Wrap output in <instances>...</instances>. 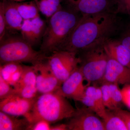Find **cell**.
<instances>
[{
	"instance_id": "7a4b0ae2",
	"label": "cell",
	"mask_w": 130,
	"mask_h": 130,
	"mask_svg": "<svg viewBox=\"0 0 130 130\" xmlns=\"http://www.w3.org/2000/svg\"><path fill=\"white\" fill-rule=\"evenodd\" d=\"M80 14L67 7L55 13L48 19L40 51L47 55L60 50L78 23Z\"/></svg>"
},
{
	"instance_id": "e0dca14e",
	"label": "cell",
	"mask_w": 130,
	"mask_h": 130,
	"mask_svg": "<svg viewBox=\"0 0 130 130\" xmlns=\"http://www.w3.org/2000/svg\"><path fill=\"white\" fill-rule=\"evenodd\" d=\"M23 64L18 63H8L1 65L0 76L13 87L18 83L23 72Z\"/></svg>"
},
{
	"instance_id": "f546056e",
	"label": "cell",
	"mask_w": 130,
	"mask_h": 130,
	"mask_svg": "<svg viewBox=\"0 0 130 130\" xmlns=\"http://www.w3.org/2000/svg\"><path fill=\"white\" fill-rule=\"evenodd\" d=\"M119 40L130 52V24L123 31Z\"/></svg>"
},
{
	"instance_id": "4dcf8cb0",
	"label": "cell",
	"mask_w": 130,
	"mask_h": 130,
	"mask_svg": "<svg viewBox=\"0 0 130 130\" xmlns=\"http://www.w3.org/2000/svg\"><path fill=\"white\" fill-rule=\"evenodd\" d=\"M121 90L123 103L130 109V84L124 85Z\"/></svg>"
},
{
	"instance_id": "5b68a950",
	"label": "cell",
	"mask_w": 130,
	"mask_h": 130,
	"mask_svg": "<svg viewBox=\"0 0 130 130\" xmlns=\"http://www.w3.org/2000/svg\"><path fill=\"white\" fill-rule=\"evenodd\" d=\"M105 39L98 40L77 53L81 54L79 68L88 82L101 80L105 74L109 58L104 49Z\"/></svg>"
},
{
	"instance_id": "ac0fdd59",
	"label": "cell",
	"mask_w": 130,
	"mask_h": 130,
	"mask_svg": "<svg viewBox=\"0 0 130 130\" xmlns=\"http://www.w3.org/2000/svg\"><path fill=\"white\" fill-rule=\"evenodd\" d=\"M101 118L105 130H128L125 123L112 109L106 108Z\"/></svg>"
},
{
	"instance_id": "7402d4cb",
	"label": "cell",
	"mask_w": 130,
	"mask_h": 130,
	"mask_svg": "<svg viewBox=\"0 0 130 130\" xmlns=\"http://www.w3.org/2000/svg\"><path fill=\"white\" fill-rule=\"evenodd\" d=\"M109 84L112 104L113 109L119 107L121 103H123V97L121 90L119 88L118 84L108 83Z\"/></svg>"
},
{
	"instance_id": "ba28073f",
	"label": "cell",
	"mask_w": 130,
	"mask_h": 130,
	"mask_svg": "<svg viewBox=\"0 0 130 130\" xmlns=\"http://www.w3.org/2000/svg\"><path fill=\"white\" fill-rule=\"evenodd\" d=\"M67 8L81 15L115 12L116 0H62Z\"/></svg>"
},
{
	"instance_id": "d6a6232c",
	"label": "cell",
	"mask_w": 130,
	"mask_h": 130,
	"mask_svg": "<svg viewBox=\"0 0 130 130\" xmlns=\"http://www.w3.org/2000/svg\"><path fill=\"white\" fill-rule=\"evenodd\" d=\"M50 130H68V129L67 124H60L51 126Z\"/></svg>"
},
{
	"instance_id": "6da1fadb",
	"label": "cell",
	"mask_w": 130,
	"mask_h": 130,
	"mask_svg": "<svg viewBox=\"0 0 130 130\" xmlns=\"http://www.w3.org/2000/svg\"><path fill=\"white\" fill-rule=\"evenodd\" d=\"M121 28L120 19L115 12H103L82 15L60 50L77 54L98 40L111 38L118 32Z\"/></svg>"
},
{
	"instance_id": "277c9868",
	"label": "cell",
	"mask_w": 130,
	"mask_h": 130,
	"mask_svg": "<svg viewBox=\"0 0 130 130\" xmlns=\"http://www.w3.org/2000/svg\"><path fill=\"white\" fill-rule=\"evenodd\" d=\"M47 56L37 51L21 36L7 34L0 41V64L14 62L35 66L46 61Z\"/></svg>"
},
{
	"instance_id": "30bf717a",
	"label": "cell",
	"mask_w": 130,
	"mask_h": 130,
	"mask_svg": "<svg viewBox=\"0 0 130 130\" xmlns=\"http://www.w3.org/2000/svg\"><path fill=\"white\" fill-rule=\"evenodd\" d=\"M85 79L79 67L62 83L59 92L67 98L81 101L85 94L86 86L84 85Z\"/></svg>"
},
{
	"instance_id": "f1b7e54d",
	"label": "cell",
	"mask_w": 130,
	"mask_h": 130,
	"mask_svg": "<svg viewBox=\"0 0 130 130\" xmlns=\"http://www.w3.org/2000/svg\"><path fill=\"white\" fill-rule=\"evenodd\" d=\"M7 34L6 23L3 8L0 5V41L2 40Z\"/></svg>"
},
{
	"instance_id": "44dd1931",
	"label": "cell",
	"mask_w": 130,
	"mask_h": 130,
	"mask_svg": "<svg viewBox=\"0 0 130 130\" xmlns=\"http://www.w3.org/2000/svg\"><path fill=\"white\" fill-rule=\"evenodd\" d=\"M85 94L89 96L94 99L98 106L104 113L106 108L103 103L102 93L100 87L88 86L86 87Z\"/></svg>"
},
{
	"instance_id": "8fae6325",
	"label": "cell",
	"mask_w": 130,
	"mask_h": 130,
	"mask_svg": "<svg viewBox=\"0 0 130 130\" xmlns=\"http://www.w3.org/2000/svg\"><path fill=\"white\" fill-rule=\"evenodd\" d=\"M36 98L26 99L16 94L12 95L0 100V111L10 115L25 117L32 109Z\"/></svg>"
},
{
	"instance_id": "603a6c76",
	"label": "cell",
	"mask_w": 130,
	"mask_h": 130,
	"mask_svg": "<svg viewBox=\"0 0 130 130\" xmlns=\"http://www.w3.org/2000/svg\"><path fill=\"white\" fill-rule=\"evenodd\" d=\"M36 5L40 12L49 19L57 11L50 4L48 0H33Z\"/></svg>"
},
{
	"instance_id": "9c48e42d",
	"label": "cell",
	"mask_w": 130,
	"mask_h": 130,
	"mask_svg": "<svg viewBox=\"0 0 130 130\" xmlns=\"http://www.w3.org/2000/svg\"><path fill=\"white\" fill-rule=\"evenodd\" d=\"M33 66L36 76V86L40 94L56 91L60 88L62 84L54 74L47 60Z\"/></svg>"
},
{
	"instance_id": "5bb4252c",
	"label": "cell",
	"mask_w": 130,
	"mask_h": 130,
	"mask_svg": "<svg viewBox=\"0 0 130 130\" xmlns=\"http://www.w3.org/2000/svg\"><path fill=\"white\" fill-rule=\"evenodd\" d=\"M104 47L109 58L130 68V51L119 40L107 38L104 41Z\"/></svg>"
},
{
	"instance_id": "83f0119b",
	"label": "cell",
	"mask_w": 130,
	"mask_h": 130,
	"mask_svg": "<svg viewBox=\"0 0 130 130\" xmlns=\"http://www.w3.org/2000/svg\"><path fill=\"white\" fill-rule=\"evenodd\" d=\"M114 112L122 119L126 126L128 130H130V112L118 108L112 109Z\"/></svg>"
},
{
	"instance_id": "4fadbf2b",
	"label": "cell",
	"mask_w": 130,
	"mask_h": 130,
	"mask_svg": "<svg viewBox=\"0 0 130 130\" xmlns=\"http://www.w3.org/2000/svg\"><path fill=\"white\" fill-rule=\"evenodd\" d=\"M103 83L130 84V68L112 58H108L106 71L102 79Z\"/></svg>"
},
{
	"instance_id": "d6986e66",
	"label": "cell",
	"mask_w": 130,
	"mask_h": 130,
	"mask_svg": "<svg viewBox=\"0 0 130 130\" xmlns=\"http://www.w3.org/2000/svg\"><path fill=\"white\" fill-rule=\"evenodd\" d=\"M31 20V25L30 29V37L29 43L33 46L43 38L47 25L40 16Z\"/></svg>"
},
{
	"instance_id": "2e32d148",
	"label": "cell",
	"mask_w": 130,
	"mask_h": 130,
	"mask_svg": "<svg viewBox=\"0 0 130 130\" xmlns=\"http://www.w3.org/2000/svg\"><path fill=\"white\" fill-rule=\"evenodd\" d=\"M30 126L26 118L19 119L0 111V130H29Z\"/></svg>"
},
{
	"instance_id": "8992f818",
	"label": "cell",
	"mask_w": 130,
	"mask_h": 130,
	"mask_svg": "<svg viewBox=\"0 0 130 130\" xmlns=\"http://www.w3.org/2000/svg\"><path fill=\"white\" fill-rule=\"evenodd\" d=\"M47 61L61 84L77 68L80 62L76 53L64 50L54 51L47 56Z\"/></svg>"
},
{
	"instance_id": "52a82bcc",
	"label": "cell",
	"mask_w": 130,
	"mask_h": 130,
	"mask_svg": "<svg viewBox=\"0 0 130 130\" xmlns=\"http://www.w3.org/2000/svg\"><path fill=\"white\" fill-rule=\"evenodd\" d=\"M88 108L76 109L67 123L68 130H105L102 119Z\"/></svg>"
},
{
	"instance_id": "3957f363",
	"label": "cell",
	"mask_w": 130,
	"mask_h": 130,
	"mask_svg": "<svg viewBox=\"0 0 130 130\" xmlns=\"http://www.w3.org/2000/svg\"><path fill=\"white\" fill-rule=\"evenodd\" d=\"M76 110L58 90L38 96L32 109L25 118L29 121L30 126L41 120L51 124L70 118Z\"/></svg>"
},
{
	"instance_id": "7c38bea8",
	"label": "cell",
	"mask_w": 130,
	"mask_h": 130,
	"mask_svg": "<svg viewBox=\"0 0 130 130\" xmlns=\"http://www.w3.org/2000/svg\"><path fill=\"white\" fill-rule=\"evenodd\" d=\"M23 72L18 83L13 87L16 94L26 99L36 98L40 94L37 89L36 76L33 66L23 65Z\"/></svg>"
},
{
	"instance_id": "4316f807",
	"label": "cell",
	"mask_w": 130,
	"mask_h": 130,
	"mask_svg": "<svg viewBox=\"0 0 130 130\" xmlns=\"http://www.w3.org/2000/svg\"><path fill=\"white\" fill-rule=\"evenodd\" d=\"M115 12L130 16V0H116Z\"/></svg>"
},
{
	"instance_id": "836d02e7",
	"label": "cell",
	"mask_w": 130,
	"mask_h": 130,
	"mask_svg": "<svg viewBox=\"0 0 130 130\" xmlns=\"http://www.w3.org/2000/svg\"><path fill=\"white\" fill-rule=\"evenodd\" d=\"M11 1L16 2H19L23 1H24V0H11Z\"/></svg>"
},
{
	"instance_id": "484cf974",
	"label": "cell",
	"mask_w": 130,
	"mask_h": 130,
	"mask_svg": "<svg viewBox=\"0 0 130 130\" xmlns=\"http://www.w3.org/2000/svg\"><path fill=\"white\" fill-rule=\"evenodd\" d=\"M80 102L85 106L94 112L101 118L103 115V113L100 110L92 98L85 94Z\"/></svg>"
},
{
	"instance_id": "1f68e13d",
	"label": "cell",
	"mask_w": 130,
	"mask_h": 130,
	"mask_svg": "<svg viewBox=\"0 0 130 130\" xmlns=\"http://www.w3.org/2000/svg\"><path fill=\"white\" fill-rule=\"evenodd\" d=\"M50 124L47 121L41 120L31 126L29 130H50Z\"/></svg>"
},
{
	"instance_id": "cb8c5ba5",
	"label": "cell",
	"mask_w": 130,
	"mask_h": 130,
	"mask_svg": "<svg viewBox=\"0 0 130 130\" xmlns=\"http://www.w3.org/2000/svg\"><path fill=\"white\" fill-rule=\"evenodd\" d=\"M16 94L14 88L0 76V100Z\"/></svg>"
},
{
	"instance_id": "d4e9b609",
	"label": "cell",
	"mask_w": 130,
	"mask_h": 130,
	"mask_svg": "<svg viewBox=\"0 0 130 130\" xmlns=\"http://www.w3.org/2000/svg\"><path fill=\"white\" fill-rule=\"evenodd\" d=\"M100 88L102 93L103 103L106 108L113 109V107L112 104L109 84L107 83H103Z\"/></svg>"
},
{
	"instance_id": "ffe728a7",
	"label": "cell",
	"mask_w": 130,
	"mask_h": 130,
	"mask_svg": "<svg viewBox=\"0 0 130 130\" xmlns=\"http://www.w3.org/2000/svg\"><path fill=\"white\" fill-rule=\"evenodd\" d=\"M16 6L19 12L24 20H32L40 16V11L33 1L26 2H16Z\"/></svg>"
},
{
	"instance_id": "9a60e30c",
	"label": "cell",
	"mask_w": 130,
	"mask_h": 130,
	"mask_svg": "<svg viewBox=\"0 0 130 130\" xmlns=\"http://www.w3.org/2000/svg\"><path fill=\"white\" fill-rule=\"evenodd\" d=\"M0 5L2 6L6 23L7 34H13L20 31L24 20L19 12L16 2L11 0H2Z\"/></svg>"
}]
</instances>
